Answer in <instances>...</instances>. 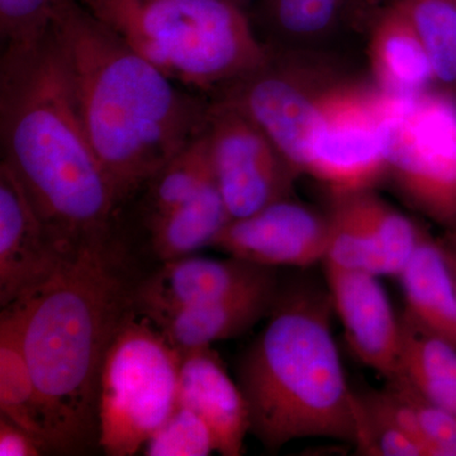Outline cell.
Segmentation results:
<instances>
[{"label":"cell","instance_id":"1","mask_svg":"<svg viewBox=\"0 0 456 456\" xmlns=\"http://www.w3.org/2000/svg\"><path fill=\"white\" fill-rule=\"evenodd\" d=\"M146 272L122 231L82 248L49 283L13 303L53 454L99 450L102 369L114 336L136 310Z\"/></svg>","mask_w":456,"mask_h":456},{"label":"cell","instance_id":"2","mask_svg":"<svg viewBox=\"0 0 456 456\" xmlns=\"http://www.w3.org/2000/svg\"><path fill=\"white\" fill-rule=\"evenodd\" d=\"M0 140L3 161L69 253L121 232L122 208L84 130L53 27L3 46Z\"/></svg>","mask_w":456,"mask_h":456},{"label":"cell","instance_id":"3","mask_svg":"<svg viewBox=\"0 0 456 456\" xmlns=\"http://www.w3.org/2000/svg\"><path fill=\"white\" fill-rule=\"evenodd\" d=\"M51 27L84 130L123 212L203 134L209 98L169 79L80 0H61Z\"/></svg>","mask_w":456,"mask_h":456},{"label":"cell","instance_id":"4","mask_svg":"<svg viewBox=\"0 0 456 456\" xmlns=\"http://www.w3.org/2000/svg\"><path fill=\"white\" fill-rule=\"evenodd\" d=\"M332 314L327 287L281 281L263 331L240 359L250 434L270 452L310 437L356 444L358 395L345 375Z\"/></svg>","mask_w":456,"mask_h":456},{"label":"cell","instance_id":"5","mask_svg":"<svg viewBox=\"0 0 456 456\" xmlns=\"http://www.w3.org/2000/svg\"><path fill=\"white\" fill-rule=\"evenodd\" d=\"M80 2L169 79L208 98L273 55L231 0Z\"/></svg>","mask_w":456,"mask_h":456},{"label":"cell","instance_id":"6","mask_svg":"<svg viewBox=\"0 0 456 456\" xmlns=\"http://www.w3.org/2000/svg\"><path fill=\"white\" fill-rule=\"evenodd\" d=\"M182 354L136 310L119 327L99 387V450L132 456L178 407Z\"/></svg>","mask_w":456,"mask_h":456},{"label":"cell","instance_id":"7","mask_svg":"<svg viewBox=\"0 0 456 456\" xmlns=\"http://www.w3.org/2000/svg\"><path fill=\"white\" fill-rule=\"evenodd\" d=\"M383 94L387 178L431 220L456 224V93L430 88L416 95Z\"/></svg>","mask_w":456,"mask_h":456},{"label":"cell","instance_id":"8","mask_svg":"<svg viewBox=\"0 0 456 456\" xmlns=\"http://www.w3.org/2000/svg\"><path fill=\"white\" fill-rule=\"evenodd\" d=\"M388 125L382 90L330 83L321 90L303 174L334 194L370 191L387 178Z\"/></svg>","mask_w":456,"mask_h":456},{"label":"cell","instance_id":"9","mask_svg":"<svg viewBox=\"0 0 456 456\" xmlns=\"http://www.w3.org/2000/svg\"><path fill=\"white\" fill-rule=\"evenodd\" d=\"M206 134L216 184L232 220L293 197L298 171L239 108L209 99Z\"/></svg>","mask_w":456,"mask_h":456},{"label":"cell","instance_id":"10","mask_svg":"<svg viewBox=\"0 0 456 456\" xmlns=\"http://www.w3.org/2000/svg\"><path fill=\"white\" fill-rule=\"evenodd\" d=\"M326 86L311 79L308 69L273 49L265 65L209 99L226 102L250 117L302 175L318 95Z\"/></svg>","mask_w":456,"mask_h":456},{"label":"cell","instance_id":"11","mask_svg":"<svg viewBox=\"0 0 456 456\" xmlns=\"http://www.w3.org/2000/svg\"><path fill=\"white\" fill-rule=\"evenodd\" d=\"M329 233V215L292 197L231 220L211 248L265 268L305 269L323 263Z\"/></svg>","mask_w":456,"mask_h":456},{"label":"cell","instance_id":"12","mask_svg":"<svg viewBox=\"0 0 456 456\" xmlns=\"http://www.w3.org/2000/svg\"><path fill=\"white\" fill-rule=\"evenodd\" d=\"M77 254L51 235L13 170L0 164V307L37 292Z\"/></svg>","mask_w":456,"mask_h":456},{"label":"cell","instance_id":"13","mask_svg":"<svg viewBox=\"0 0 456 456\" xmlns=\"http://www.w3.org/2000/svg\"><path fill=\"white\" fill-rule=\"evenodd\" d=\"M326 287L351 353L386 379L397 374L401 318L378 275L325 264Z\"/></svg>","mask_w":456,"mask_h":456},{"label":"cell","instance_id":"14","mask_svg":"<svg viewBox=\"0 0 456 456\" xmlns=\"http://www.w3.org/2000/svg\"><path fill=\"white\" fill-rule=\"evenodd\" d=\"M270 269L248 261L191 256L146 272L136 290V311L159 323L184 308L216 301L263 277Z\"/></svg>","mask_w":456,"mask_h":456},{"label":"cell","instance_id":"15","mask_svg":"<svg viewBox=\"0 0 456 456\" xmlns=\"http://www.w3.org/2000/svg\"><path fill=\"white\" fill-rule=\"evenodd\" d=\"M178 404L206 422L221 455L242 454L251 431L250 412L239 383L231 379L212 346L183 354Z\"/></svg>","mask_w":456,"mask_h":456},{"label":"cell","instance_id":"16","mask_svg":"<svg viewBox=\"0 0 456 456\" xmlns=\"http://www.w3.org/2000/svg\"><path fill=\"white\" fill-rule=\"evenodd\" d=\"M281 281L277 269H270L237 292L175 312L155 325L182 355L212 346L215 342L241 336L260 320H265L277 298Z\"/></svg>","mask_w":456,"mask_h":456},{"label":"cell","instance_id":"17","mask_svg":"<svg viewBox=\"0 0 456 456\" xmlns=\"http://www.w3.org/2000/svg\"><path fill=\"white\" fill-rule=\"evenodd\" d=\"M403 288L404 314L456 345V289L439 239L424 232L397 277Z\"/></svg>","mask_w":456,"mask_h":456},{"label":"cell","instance_id":"18","mask_svg":"<svg viewBox=\"0 0 456 456\" xmlns=\"http://www.w3.org/2000/svg\"><path fill=\"white\" fill-rule=\"evenodd\" d=\"M369 64L375 86L395 95H416L436 83L419 36L397 3L371 28Z\"/></svg>","mask_w":456,"mask_h":456},{"label":"cell","instance_id":"19","mask_svg":"<svg viewBox=\"0 0 456 456\" xmlns=\"http://www.w3.org/2000/svg\"><path fill=\"white\" fill-rule=\"evenodd\" d=\"M231 220L215 180L187 203L147 222L141 228L146 233L155 259L165 263L211 248L216 237Z\"/></svg>","mask_w":456,"mask_h":456},{"label":"cell","instance_id":"20","mask_svg":"<svg viewBox=\"0 0 456 456\" xmlns=\"http://www.w3.org/2000/svg\"><path fill=\"white\" fill-rule=\"evenodd\" d=\"M395 377L456 416V345L401 317V351Z\"/></svg>","mask_w":456,"mask_h":456},{"label":"cell","instance_id":"21","mask_svg":"<svg viewBox=\"0 0 456 456\" xmlns=\"http://www.w3.org/2000/svg\"><path fill=\"white\" fill-rule=\"evenodd\" d=\"M0 416L37 437L53 454L23 346L22 318L14 305L0 314Z\"/></svg>","mask_w":456,"mask_h":456},{"label":"cell","instance_id":"22","mask_svg":"<svg viewBox=\"0 0 456 456\" xmlns=\"http://www.w3.org/2000/svg\"><path fill=\"white\" fill-rule=\"evenodd\" d=\"M212 182H215V174L204 130L167 161L132 200L136 206V221L142 227L147 222L187 203Z\"/></svg>","mask_w":456,"mask_h":456},{"label":"cell","instance_id":"23","mask_svg":"<svg viewBox=\"0 0 456 456\" xmlns=\"http://www.w3.org/2000/svg\"><path fill=\"white\" fill-rule=\"evenodd\" d=\"M383 261L384 275L398 277L425 231L370 191L346 193Z\"/></svg>","mask_w":456,"mask_h":456},{"label":"cell","instance_id":"24","mask_svg":"<svg viewBox=\"0 0 456 456\" xmlns=\"http://www.w3.org/2000/svg\"><path fill=\"white\" fill-rule=\"evenodd\" d=\"M430 60L436 83L456 93L455 0H399Z\"/></svg>","mask_w":456,"mask_h":456},{"label":"cell","instance_id":"25","mask_svg":"<svg viewBox=\"0 0 456 456\" xmlns=\"http://www.w3.org/2000/svg\"><path fill=\"white\" fill-rule=\"evenodd\" d=\"M329 215L330 233L323 263L336 268L382 277L383 261L367 227L347 194H334Z\"/></svg>","mask_w":456,"mask_h":456},{"label":"cell","instance_id":"26","mask_svg":"<svg viewBox=\"0 0 456 456\" xmlns=\"http://www.w3.org/2000/svg\"><path fill=\"white\" fill-rule=\"evenodd\" d=\"M340 9L338 0H263L268 25L290 38L318 37L331 31Z\"/></svg>","mask_w":456,"mask_h":456},{"label":"cell","instance_id":"27","mask_svg":"<svg viewBox=\"0 0 456 456\" xmlns=\"http://www.w3.org/2000/svg\"><path fill=\"white\" fill-rule=\"evenodd\" d=\"M142 450L147 456H207L217 452L206 422L194 411L179 404Z\"/></svg>","mask_w":456,"mask_h":456},{"label":"cell","instance_id":"28","mask_svg":"<svg viewBox=\"0 0 456 456\" xmlns=\"http://www.w3.org/2000/svg\"><path fill=\"white\" fill-rule=\"evenodd\" d=\"M387 386L406 402L415 417L425 456H448L452 443H456V416L419 395L402 378L387 379Z\"/></svg>","mask_w":456,"mask_h":456},{"label":"cell","instance_id":"29","mask_svg":"<svg viewBox=\"0 0 456 456\" xmlns=\"http://www.w3.org/2000/svg\"><path fill=\"white\" fill-rule=\"evenodd\" d=\"M61 0H0L3 46L38 40L53 25Z\"/></svg>","mask_w":456,"mask_h":456},{"label":"cell","instance_id":"30","mask_svg":"<svg viewBox=\"0 0 456 456\" xmlns=\"http://www.w3.org/2000/svg\"><path fill=\"white\" fill-rule=\"evenodd\" d=\"M49 454L46 446L25 428L0 416V455L40 456Z\"/></svg>","mask_w":456,"mask_h":456},{"label":"cell","instance_id":"31","mask_svg":"<svg viewBox=\"0 0 456 456\" xmlns=\"http://www.w3.org/2000/svg\"><path fill=\"white\" fill-rule=\"evenodd\" d=\"M439 240L441 246H443L444 253H445L446 259H448L450 269H452L456 289V224L446 227L445 235Z\"/></svg>","mask_w":456,"mask_h":456},{"label":"cell","instance_id":"32","mask_svg":"<svg viewBox=\"0 0 456 456\" xmlns=\"http://www.w3.org/2000/svg\"><path fill=\"white\" fill-rule=\"evenodd\" d=\"M231 2L236 3V4L241 5L242 0H231Z\"/></svg>","mask_w":456,"mask_h":456},{"label":"cell","instance_id":"33","mask_svg":"<svg viewBox=\"0 0 456 456\" xmlns=\"http://www.w3.org/2000/svg\"><path fill=\"white\" fill-rule=\"evenodd\" d=\"M338 2L342 3V2H344V0H338Z\"/></svg>","mask_w":456,"mask_h":456}]
</instances>
